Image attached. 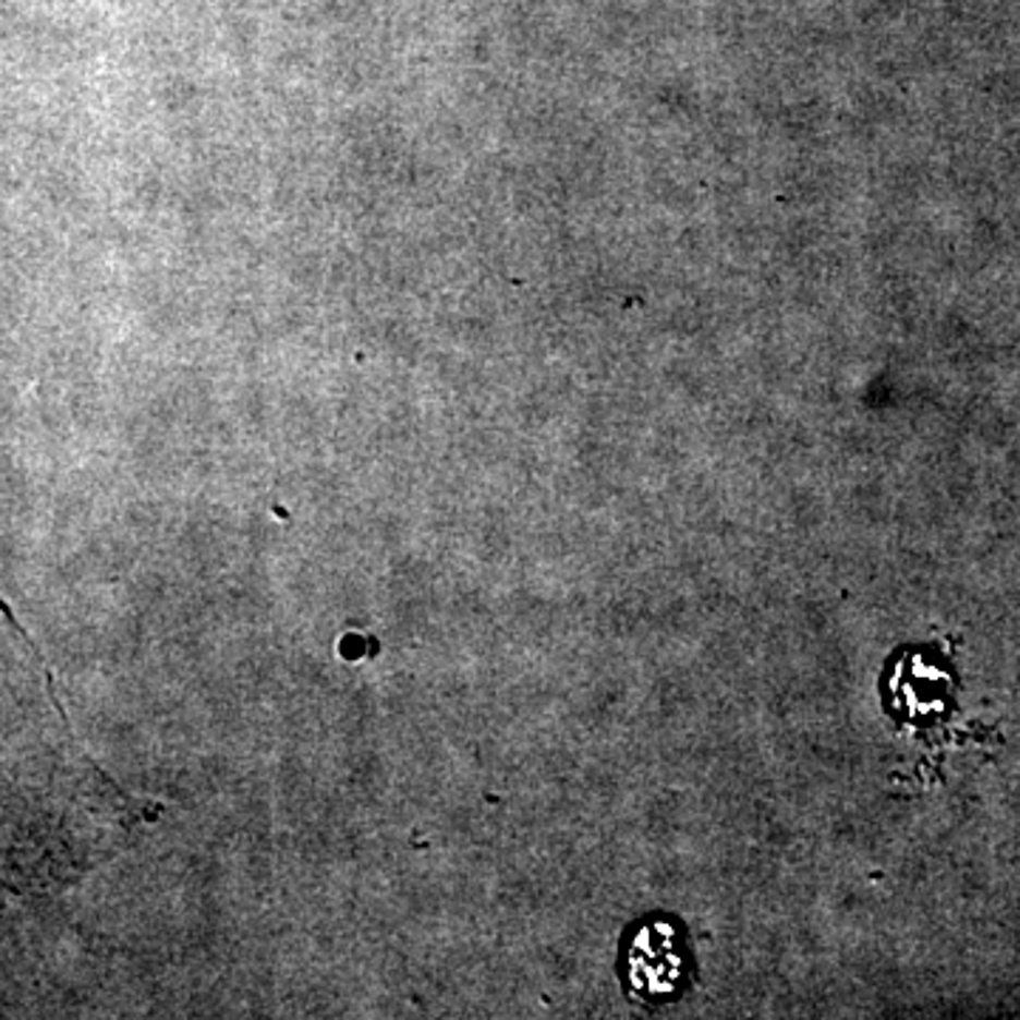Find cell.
Here are the masks:
<instances>
[{
    "mask_svg": "<svg viewBox=\"0 0 1020 1020\" xmlns=\"http://www.w3.org/2000/svg\"><path fill=\"white\" fill-rule=\"evenodd\" d=\"M683 972V958L675 944V930L664 921H652L638 930L627 949V977L635 995L644 1000L666 998L675 992Z\"/></svg>",
    "mask_w": 1020,
    "mask_h": 1020,
    "instance_id": "obj_1",
    "label": "cell"
}]
</instances>
